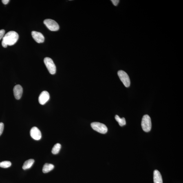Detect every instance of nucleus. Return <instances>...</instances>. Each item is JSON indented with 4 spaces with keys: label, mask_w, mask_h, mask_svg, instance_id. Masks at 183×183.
Masks as SVG:
<instances>
[{
    "label": "nucleus",
    "mask_w": 183,
    "mask_h": 183,
    "mask_svg": "<svg viewBox=\"0 0 183 183\" xmlns=\"http://www.w3.org/2000/svg\"><path fill=\"white\" fill-rule=\"evenodd\" d=\"M19 35L17 32L14 31H10L3 37L2 45L4 47H6L8 45H13L17 41Z\"/></svg>",
    "instance_id": "1"
},
{
    "label": "nucleus",
    "mask_w": 183,
    "mask_h": 183,
    "mask_svg": "<svg viewBox=\"0 0 183 183\" xmlns=\"http://www.w3.org/2000/svg\"><path fill=\"white\" fill-rule=\"evenodd\" d=\"M142 126L143 130L145 132H148L150 131L152 123L150 117L149 115H145L143 117Z\"/></svg>",
    "instance_id": "2"
},
{
    "label": "nucleus",
    "mask_w": 183,
    "mask_h": 183,
    "mask_svg": "<svg viewBox=\"0 0 183 183\" xmlns=\"http://www.w3.org/2000/svg\"><path fill=\"white\" fill-rule=\"evenodd\" d=\"M91 126L93 130L99 133L104 134L107 132V127L103 124L98 122H92L91 124Z\"/></svg>",
    "instance_id": "3"
},
{
    "label": "nucleus",
    "mask_w": 183,
    "mask_h": 183,
    "mask_svg": "<svg viewBox=\"0 0 183 183\" xmlns=\"http://www.w3.org/2000/svg\"><path fill=\"white\" fill-rule=\"evenodd\" d=\"M44 62L50 74H54L56 72V67L53 60L50 58L45 57Z\"/></svg>",
    "instance_id": "4"
},
{
    "label": "nucleus",
    "mask_w": 183,
    "mask_h": 183,
    "mask_svg": "<svg viewBox=\"0 0 183 183\" xmlns=\"http://www.w3.org/2000/svg\"><path fill=\"white\" fill-rule=\"evenodd\" d=\"M44 23L49 30L53 31L59 30V27L57 23L53 20L46 19L43 21Z\"/></svg>",
    "instance_id": "5"
},
{
    "label": "nucleus",
    "mask_w": 183,
    "mask_h": 183,
    "mask_svg": "<svg viewBox=\"0 0 183 183\" xmlns=\"http://www.w3.org/2000/svg\"><path fill=\"white\" fill-rule=\"evenodd\" d=\"M118 75L119 78L126 87H128L130 85V80L129 76L125 72L122 70L118 71Z\"/></svg>",
    "instance_id": "6"
},
{
    "label": "nucleus",
    "mask_w": 183,
    "mask_h": 183,
    "mask_svg": "<svg viewBox=\"0 0 183 183\" xmlns=\"http://www.w3.org/2000/svg\"><path fill=\"white\" fill-rule=\"evenodd\" d=\"M31 137L34 140H38L41 138V131L36 127H33L30 132Z\"/></svg>",
    "instance_id": "7"
},
{
    "label": "nucleus",
    "mask_w": 183,
    "mask_h": 183,
    "mask_svg": "<svg viewBox=\"0 0 183 183\" xmlns=\"http://www.w3.org/2000/svg\"><path fill=\"white\" fill-rule=\"evenodd\" d=\"M50 99V95L47 91L42 92L38 98L39 103L41 105H44Z\"/></svg>",
    "instance_id": "8"
},
{
    "label": "nucleus",
    "mask_w": 183,
    "mask_h": 183,
    "mask_svg": "<svg viewBox=\"0 0 183 183\" xmlns=\"http://www.w3.org/2000/svg\"><path fill=\"white\" fill-rule=\"evenodd\" d=\"M32 35L33 39L38 43H43L45 41V37L41 33L33 31Z\"/></svg>",
    "instance_id": "9"
},
{
    "label": "nucleus",
    "mask_w": 183,
    "mask_h": 183,
    "mask_svg": "<svg viewBox=\"0 0 183 183\" xmlns=\"http://www.w3.org/2000/svg\"><path fill=\"white\" fill-rule=\"evenodd\" d=\"M13 93L15 98L16 100L21 99L23 93V89L21 85H16L14 87Z\"/></svg>",
    "instance_id": "10"
},
{
    "label": "nucleus",
    "mask_w": 183,
    "mask_h": 183,
    "mask_svg": "<svg viewBox=\"0 0 183 183\" xmlns=\"http://www.w3.org/2000/svg\"><path fill=\"white\" fill-rule=\"evenodd\" d=\"M153 180L154 183H163L162 176L158 170H155L154 172Z\"/></svg>",
    "instance_id": "11"
},
{
    "label": "nucleus",
    "mask_w": 183,
    "mask_h": 183,
    "mask_svg": "<svg viewBox=\"0 0 183 183\" xmlns=\"http://www.w3.org/2000/svg\"><path fill=\"white\" fill-rule=\"evenodd\" d=\"M34 162V160L33 159H30L25 161L23 166V169L25 170L30 169L32 167Z\"/></svg>",
    "instance_id": "12"
},
{
    "label": "nucleus",
    "mask_w": 183,
    "mask_h": 183,
    "mask_svg": "<svg viewBox=\"0 0 183 183\" xmlns=\"http://www.w3.org/2000/svg\"><path fill=\"white\" fill-rule=\"evenodd\" d=\"M54 166L53 165L49 164H45L43 166V173H46L52 171L54 169Z\"/></svg>",
    "instance_id": "13"
},
{
    "label": "nucleus",
    "mask_w": 183,
    "mask_h": 183,
    "mask_svg": "<svg viewBox=\"0 0 183 183\" xmlns=\"http://www.w3.org/2000/svg\"><path fill=\"white\" fill-rule=\"evenodd\" d=\"M115 119L116 121L118 122L119 125L121 127L126 125V121L125 118H120L118 115H116L115 116Z\"/></svg>",
    "instance_id": "14"
},
{
    "label": "nucleus",
    "mask_w": 183,
    "mask_h": 183,
    "mask_svg": "<svg viewBox=\"0 0 183 183\" xmlns=\"http://www.w3.org/2000/svg\"><path fill=\"white\" fill-rule=\"evenodd\" d=\"M61 148V145L60 144L57 143L55 144L53 148L52 152L53 154H57L59 153Z\"/></svg>",
    "instance_id": "15"
},
{
    "label": "nucleus",
    "mask_w": 183,
    "mask_h": 183,
    "mask_svg": "<svg viewBox=\"0 0 183 183\" xmlns=\"http://www.w3.org/2000/svg\"><path fill=\"white\" fill-rule=\"evenodd\" d=\"M11 166V163L9 161H3L0 162V167L2 168H7L10 167Z\"/></svg>",
    "instance_id": "16"
},
{
    "label": "nucleus",
    "mask_w": 183,
    "mask_h": 183,
    "mask_svg": "<svg viewBox=\"0 0 183 183\" xmlns=\"http://www.w3.org/2000/svg\"><path fill=\"white\" fill-rule=\"evenodd\" d=\"M4 129V124L2 122L0 123V136L3 133Z\"/></svg>",
    "instance_id": "17"
},
{
    "label": "nucleus",
    "mask_w": 183,
    "mask_h": 183,
    "mask_svg": "<svg viewBox=\"0 0 183 183\" xmlns=\"http://www.w3.org/2000/svg\"><path fill=\"white\" fill-rule=\"evenodd\" d=\"M5 31L4 30H0V40L3 38L4 36Z\"/></svg>",
    "instance_id": "18"
},
{
    "label": "nucleus",
    "mask_w": 183,
    "mask_h": 183,
    "mask_svg": "<svg viewBox=\"0 0 183 183\" xmlns=\"http://www.w3.org/2000/svg\"><path fill=\"white\" fill-rule=\"evenodd\" d=\"M111 1L115 6H117L119 2H120V1H119V0H112Z\"/></svg>",
    "instance_id": "19"
},
{
    "label": "nucleus",
    "mask_w": 183,
    "mask_h": 183,
    "mask_svg": "<svg viewBox=\"0 0 183 183\" xmlns=\"http://www.w3.org/2000/svg\"><path fill=\"white\" fill-rule=\"evenodd\" d=\"M9 0H3L2 1V2L5 5H6L8 4L9 2Z\"/></svg>",
    "instance_id": "20"
}]
</instances>
